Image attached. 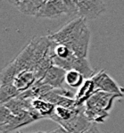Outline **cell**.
Returning <instances> with one entry per match:
<instances>
[{"instance_id": "4fadbf2b", "label": "cell", "mask_w": 124, "mask_h": 133, "mask_svg": "<svg viewBox=\"0 0 124 133\" xmlns=\"http://www.w3.org/2000/svg\"><path fill=\"white\" fill-rule=\"evenodd\" d=\"M20 92L15 88L13 83H9L1 86L0 89V102L1 105L7 103L8 101L12 100L13 98H15L16 97L20 95Z\"/></svg>"}, {"instance_id": "277c9868", "label": "cell", "mask_w": 124, "mask_h": 133, "mask_svg": "<svg viewBox=\"0 0 124 133\" xmlns=\"http://www.w3.org/2000/svg\"><path fill=\"white\" fill-rule=\"evenodd\" d=\"M123 97L124 95H121V94L97 92L85 103V108L97 109L109 112L110 110L113 108L115 99H119V98H121Z\"/></svg>"}, {"instance_id": "2e32d148", "label": "cell", "mask_w": 124, "mask_h": 133, "mask_svg": "<svg viewBox=\"0 0 124 133\" xmlns=\"http://www.w3.org/2000/svg\"><path fill=\"white\" fill-rule=\"evenodd\" d=\"M13 117V114L5 105L0 106V127L5 126L9 123L12 118Z\"/></svg>"}, {"instance_id": "30bf717a", "label": "cell", "mask_w": 124, "mask_h": 133, "mask_svg": "<svg viewBox=\"0 0 124 133\" xmlns=\"http://www.w3.org/2000/svg\"><path fill=\"white\" fill-rule=\"evenodd\" d=\"M95 93H97V92L92 79H86L83 85L78 89L76 93V97H75L76 105H84L85 103Z\"/></svg>"}, {"instance_id": "8992f818", "label": "cell", "mask_w": 124, "mask_h": 133, "mask_svg": "<svg viewBox=\"0 0 124 133\" xmlns=\"http://www.w3.org/2000/svg\"><path fill=\"white\" fill-rule=\"evenodd\" d=\"M57 123L59 126L64 128L71 133H84L93 124L85 114V108L73 116L71 120L58 122Z\"/></svg>"}, {"instance_id": "3957f363", "label": "cell", "mask_w": 124, "mask_h": 133, "mask_svg": "<svg viewBox=\"0 0 124 133\" xmlns=\"http://www.w3.org/2000/svg\"><path fill=\"white\" fill-rule=\"evenodd\" d=\"M78 5V17L85 21L95 20L106 12V5L101 0H76Z\"/></svg>"}, {"instance_id": "7c38bea8", "label": "cell", "mask_w": 124, "mask_h": 133, "mask_svg": "<svg viewBox=\"0 0 124 133\" xmlns=\"http://www.w3.org/2000/svg\"><path fill=\"white\" fill-rule=\"evenodd\" d=\"M18 73H19V71H18L15 62L13 61L8 63L1 71V86L13 83Z\"/></svg>"}, {"instance_id": "9a60e30c", "label": "cell", "mask_w": 124, "mask_h": 133, "mask_svg": "<svg viewBox=\"0 0 124 133\" xmlns=\"http://www.w3.org/2000/svg\"><path fill=\"white\" fill-rule=\"evenodd\" d=\"M54 52V56L59 59H62V60H67V59H70L72 56H74L72 51L69 48H67L66 46H64V45L56 44Z\"/></svg>"}, {"instance_id": "6da1fadb", "label": "cell", "mask_w": 124, "mask_h": 133, "mask_svg": "<svg viewBox=\"0 0 124 133\" xmlns=\"http://www.w3.org/2000/svg\"><path fill=\"white\" fill-rule=\"evenodd\" d=\"M86 22L82 18L76 17L48 37L56 44L69 48L76 56L87 58L91 31Z\"/></svg>"}, {"instance_id": "7a4b0ae2", "label": "cell", "mask_w": 124, "mask_h": 133, "mask_svg": "<svg viewBox=\"0 0 124 133\" xmlns=\"http://www.w3.org/2000/svg\"><path fill=\"white\" fill-rule=\"evenodd\" d=\"M79 9L76 0H48L46 1L38 18L56 19L61 16L77 15Z\"/></svg>"}, {"instance_id": "9c48e42d", "label": "cell", "mask_w": 124, "mask_h": 133, "mask_svg": "<svg viewBox=\"0 0 124 133\" xmlns=\"http://www.w3.org/2000/svg\"><path fill=\"white\" fill-rule=\"evenodd\" d=\"M38 82L35 73L30 71H22L18 73L13 81V85L20 93L27 91Z\"/></svg>"}, {"instance_id": "ac0fdd59", "label": "cell", "mask_w": 124, "mask_h": 133, "mask_svg": "<svg viewBox=\"0 0 124 133\" xmlns=\"http://www.w3.org/2000/svg\"><path fill=\"white\" fill-rule=\"evenodd\" d=\"M49 133H71L69 132L68 130H66L64 128H63V127L59 126L58 128H56V130H52V131H50Z\"/></svg>"}, {"instance_id": "d6986e66", "label": "cell", "mask_w": 124, "mask_h": 133, "mask_svg": "<svg viewBox=\"0 0 124 133\" xmlns=\"http://www.w3.org/2000/svg\"><path fill=\"white\" fill-rule=\"evenodd\" d=\"M18 133H49V132H44V131H35V132H25V131H20Z\"/></svg>"}, {"instance_id": "5bb4252c", "label": "cell", "mask_w": 124, "mask_h": 133, "mask_svg": "<svg viewBox=\"0 0 124 133\" xmlns=\"http://www.w3.org/2000/svg\"><path fill=\"white\" fill-rule=\"evenodd\" d=\"M85 81H86V79L79 71L72 70L66 72L65 84L72 89H80L83 85V83L85 82Z\"/></svg>"}, {"instance_id": "52a82bcc", "label": "cell", "mask_w": 124, "mask_h": 133, "mask_svg": "<svg viewBox=\"0 0 124 133\" xmlns=\"http://www.w3.org/2000/svg\"><path fill=\"white\" fill-rule=\"evenodd\" d=\"M19 12L24 15L38 17L42 7L46 3V0H15L8 1Z\"/></svg>"}, {"instance_id": "5b68a950", "label": "cell", "mask_w": 124, "mask_h": 133, "mask_svg": "<svg viewBox=\"0 0 124 133\" xmlns=\"http://www.w3.org/2000/svg\"><path fill=\"white\" fill-rule=\"evenodd\" d=\"M95 85L97 92L124 95V89L113 79L105 70L99 71L91 78Z\"/></svg>"}, {"instance_id": "e0dca14e", "label": "cell", "mask_w": 124, "mask_h": 133, "mask_svg": "<svg viewBox=\"0 0 124 133\" xmlns=\"http://www.w3.org/2000/svg\"><path fill=\"white\" fill-rule=\"evenodd\" d=\"M84 133H101V132L99 131V130H98V128H97V124L93 123L92 126H91L88 130H86V131H85Z\"/></svg>"}, {"instance_id": "ba28073f", "label": "cell", "mask_w": 124, "mask_h": 133, "mask_svg": "<svg viewBox=\"0 0 124 133\" xmlns=\"http://www.w3.org/2000/svg\"><path fill=\"white\" fill-rule=\"evenodd\" d=\"M66 72L67 71L64 69L56 66V65H52L46 72L40 82L49 86L52 89L64 88V83H65Z\"/></svg>"}, {"instance_id": "8fae6325", "label": "cell", "mask_w": 124, "mask_h": 133, "mask_svg": "<svg viewBox=\"0 0 124 133\" xmlns=\"http://www.w3.org/2000/svg\"><path fill=\"white\" fill-rule=\"evenodd\" d=\"M31 105L35 111L41 116L43 119H50L54 114L56 105L44 99H32Z\"/></svg>"}]
</instances>
